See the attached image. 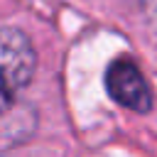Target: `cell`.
<instances>
[{
	"label": "cell",
	"instance_id": "1",
	"mask_svg": "<svg viewBox=\"0 0 157 157\" xmlns=\"http://www.w3.org/2000/svg\"><path fill=\"white\" fill-rule=\"evenodd\" d=\"M37 66L29 37L15 27H0V110L15 103Z\"/></svg>",
	"mask_w": 157,
	"mask_h": 157
},
{
	"label": "cell",
	"instance_id": "2",
	"mask_svg": "<svg viewBox=\"0 0 157 157\" xmlns=\"http://www.w3.org/2000/svg\"><path fill=\"white\" fill-rule=\"evenodd\" d=\"M105 88L115 103H120L128 110L135 113H147L152 108V93L150 86L137 69L135 61L130 59H115L108 71H105Z\"/></svg>",
	"mask_w": 157,
	"mask_h": 157
},
{
	"label": "cell",
	"instance_id": "3",
	"mask_svg": "<svg viewBox=\"0 0 157 157\" xmlns=\"http://www.w3.org/2000/svg\"><path fill=\"white\" fill-rule=\"evenodd\" d=\"M145 5H147V10L157 17V0H145Z\"/></svg>",
	"mask_w": 157,
	"mask_h": 157
}]
</instances>
